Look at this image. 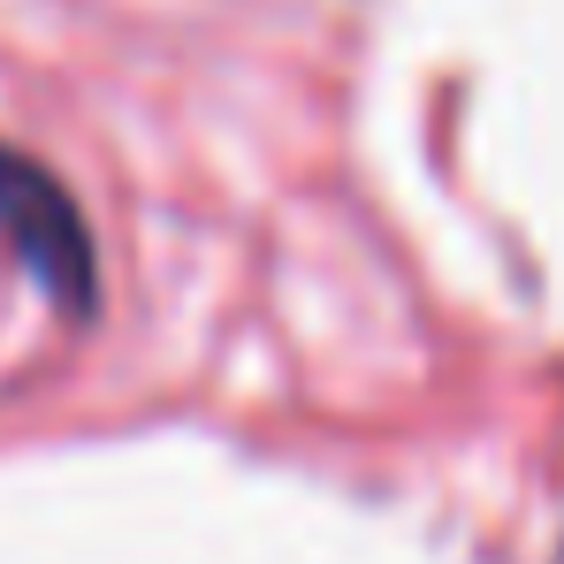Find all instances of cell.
<instances>
[{
  "mask_svg": "<svg viewBox=\"0 0 564 564\" xmlns=\"http://www.w3.org/2000/svg\"><path fill=\"white\" fill-rule=\"evenodd\" d=\"M0 229L15 245V260L46 282L54 305H85L93 297V237L85 214L69 206V191L54 184L39 161L0 153Z\"/></svg>",
  "mask_w": 564,
  "mask_h": 564,
  "instance_id": "cell-1",
  "label": "cell"
}]
</instances>
